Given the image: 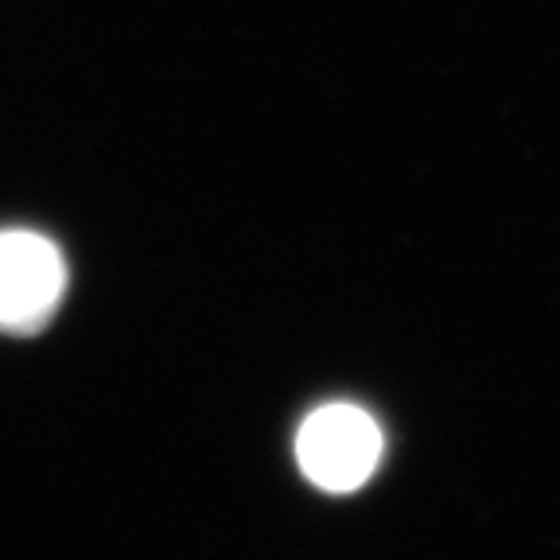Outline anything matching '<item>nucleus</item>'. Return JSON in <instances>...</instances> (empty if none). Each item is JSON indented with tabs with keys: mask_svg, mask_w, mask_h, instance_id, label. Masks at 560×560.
I'll list each match as a JSON object with an SVG mask.
<instances>
[{
	"mask_svg": "<svg viewBox=\"0 0 560 560\" xmlns=\"http://www.w3.org/2000/svg\"><path fill=\"white\" fill-rule=\"evenodd\" d=\"M296 459L315 487L347 494L374 475L382 459V429L359 405H324L300 424Z\"/></svg>",
	"mask_w": 560,
	"mask_h": 560,
	"instance_id": "obj_1",
	"label": "nucleus"
},
{
	"mask_svg": "<svg viewBox=\"0 0 560 560\" xmlns=\"http://www.w3.org/2000/svg\"><path fill=\"white\" fill-rule=\"evenodd\" d=\"M67 284L62 254L32 230L0 234V331H35L51 319Z\"/></svg>",
	"mask_w": 560,
	"mask_h": 560,
	"instance_id": "obj_2",
	"label": "nucleus"
}]
</instances>
